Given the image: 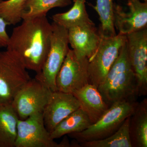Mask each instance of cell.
<instances>
[{
  "mask_svg": "<svg viewBox=\"0 0 147 147\" xmlns=\"http://www.w3.org/2000/svg\"><path fill=\"white\" fill-rule=\"evenodd\" d=\"M52 33L46 16L23 20L13 29L7 49L16 53L28 70L38 73L50 50Z\"/></svg>",
  "mask_w": 147,
  "mask_h": 147,
  "instance_id": "1",
  "label": "cell"
},
{
  "mask_svg": "<svg viewBox=\"0 0 147 147\" xmlns=\"http://www.w3.org/2000/svg\"><path fill=\"white\" fill-rule=\"evenodd\" d=\"M97 88L109 107L119 101H137L138 86L129 59L127 40L104 81Z\"/></svg>",
  "mask_w": 147,
  "mask_h": 147,
  "instance_id": "2",
  "label": "cell"
},
{
  "mask_svg": "<svg viewBox=\"0 0 147 147\" xmlns=\"http://www.w3.org/2000/svg\"><path fill=\"white\" fill-rule=\"evenodd\" d=\"M137 102L119 101L110 105L94 123L80 132L69 134L77 142L100 140L112 135L134 112Z\"/></svg>",
  "mask_w": 147,
  "mask_h": 147,
  "instance_id": "3",
  "label": "cell"
},
{
  "mask_svg": "<svg viewBox=\"0 0 147 147\" xmlns=\"http://www.w3.org/2000/svg\"><path fill=\"white\" fill-rule=\"evenodd\" d=\"M17 54L0 51V105L11 104L22 87L31 78Z\"/></svg>",
  "mask_w": 147,
  "mask_h": 147,
  "instance_id": "4",
  "label": "cell"
},
{
  "mask_svg": "<svg viewBox=\"0 0 147 147\" xmlns=\"http://www.w3.org/2000/svg\"><path fill=\"white\" fill-rule=\"evenodd\" d=\"M50 50L42 69L35 78L52 91H57L56 80L69 47L68 30L53 22Z\"/></svg>",
  "mask_w": 147,
  "mask_h": 147,
  "instance_id": "5",
  "label": "cell"
},
{
  "mask_svg": "<svg viewBox=\"0 0 147 147\" xmlns=\"http://www.w3.org/2000/svg\"><path fill=\"white\" fill-rule=\"evenodd\" d=\"M126 40V35L119 33L112 37L101 36L97 50L89 59V84L97 88L102 84Z\"/></svg>",
  "mask_w": 147,
  "mask_h": 147,
  "instance_id": "6",
  "label": "cell"
},
{
  "mask_svg": "<svg viewBox=\"0 0 147 147\" xmlns=\"http://www.w3.org/2000/svg\"><path fill=\"white\" fill-rule=\"evenodd\" d=\"M52 91L35 78L31 79L16 95L11 105L20 119L42 113Z\"/></svg>",
  "mask_w": 147,
  "mask_h": 147,
  "instance_id": "7",
  "label": "cell"
},
{
  "mask_svg": "<svg viewBox=\"0 0 147 147\" xmlns=\"http://www.w3.org/2000/svg\"><path fill=\"white\" fill-rule=\"evenodd\" d=\"M64 140L57 143L45 127L42 113L19 119L15 147H66Z\"/></svg>",
  "mask_w": 147,
  "mask_h": 147,
  "instance_id": "8",
  "label": "cell"
},
{
  "mask_svg": "<svg viewBox=\"0 0 147 147\" xmlns=\"http://www.w3.org/2000/svg\"><path fill=\"white\" fill-rule=\"evenodd\" d=\"M89 59L69 49L56 80L57 91L73 93L89 83Z\"/></svg>",
  "mask_w": 147,
  "mask_h": 147,
  "instance_id": "9",
  "label": "cell"
},
{
  "mask_svg": "<svg viewBox=\"0 0 147 147\" xmlns=\"http://www.w3.org/2000/svg\"><path fill=\"white\" fill-rule=\"evenodd\" d=\"M127 54L138 86L139 96L147 93V29L126 35Z\"/></svg>",
  "mask_w": 147,
  "mask_h": 147,
  "instance_id": "10",
  "label": "cell"
},
{
  "mask_svg": "<svg viewBox=\"0 0 147 147\" xmlns=\"http://www.w3.org/2000/svg\"><path fill=\"white\" fill-rule=\"evenodd\" d=\"M128 10L114 3L113 22L119 33L126 35L147 28V2L127 0Z\"/></svg>",
  "mask_w": 147,
  "mask_h": 147,
  "instance_id": "11",
  "label": "cell"
},
{
  "mask_svg": "<svg viewBox=\"0 0 147 147\" xmlns=\"http://www.w3.org/2000/svg\"><path fill=\"white\" fill-rule=\"evenodd\" d=\"M80 108L79 100L72 94L53 92L42 112L45 127L51 132L61 121Z\"/></svg>",
  "mask_w": 147,
  "mask_h": 147,
  "instance_id": "12",
  "label": "cell"
},
{
  "mask_svg": "<svg viewBox=\"0 0 147 147\" xmlns=\"http://www.w3.org/2000/svg\"><path fill=\"white\" fill-rule=\"evenodd\" d=\"M68 38L76 55L90 59L98 48L101 35L95 25L81 26L69 29Z\"/></svg>",
  "mask_w": 147,
  "mask_h": 147,
  "instance_id": "13",
  "label": "cell"
},
{
  "mask_svg": "<svg viewBox=\"0 0 147 147\" xmlns=\"http://www.w3.org/2000/svg\"><path fill=\"white\" fill-rule=\"evenodd\" d=\"M80 108L85 111L92 124L96 121L109 108L102 95L94 85L88 84L74 92Z\"/></svg>",
  "mask_w": 147,
  "mask_h": 147,
  "instance_id": "14",
  "label": "cell"
},
{
  "mask_svg": "<svg viewBox=\"0 0 147 147\" xmlns=\"http://www.w3.org/2000/svg\"><path fill=\"white\" fill-rule=\"evenodd\" d=\"M129 132L132 147H147V99L137 102L130 116Z\"/></svg>",
  "mask_w": 147,
  "mask_h": 147,
  "instance_id": "15",
  "label": "cell"
},
{
  "mask_svg": "<svg viewBox=\"0 0 147 147\" xmlns=\"http://www.w3.org/2000/svg\"><path fill=\"white\" fill-rule=\"evenodd\" d=\"M19 119L11 104L0 105V147H15Z\"/></svg>",
  "mask_w": 147,
  "mask_h": 147,
  "instance_id": "16",
  "label": "cell"
},
{
  "mask_svg": "<svg viewBox=\"0 0 147 147\" xmlns=\"http://www.w3.org/2000/svg\"><path fill=\"white\" fill-rule=\"evenodd\" d=\"M86 3V0H74L70 9L53 15V22L67 30L74 27L95 25L87 13Z\"/></svg>",
  "mask_w": 147,
  "mask_h": 147,
  "instance_id": "17",
  "label": "cell"
},
{
  "mask_svg": "<svg viewBox=\"0 0 147 147\" xmlns=\"http://www.w3.org/2000/svg\"><path fill=\"white\" fill-rule=\"evenodd\" d=\"M92 124L86 113L80 108L61 121L50 132L53 139L86 129Z\"/></svg>",
  "mask_w": 147,
  "mask_h": 147,
  "instance_id": "18",
  "label": "cell"
},
{
  "mask_svg": "<svg viewBox=\"0 0 147 147\" xmlns=\"http://www.w3.org/2000/svg\"><path fill=\"white\" fill-rule=\"evenodd\" d=\"M130 116L112 135L100 139L78 142L80 147H132L129 132Z\"/></svg>",
  "mask_w": 147,
  "mask_h": 147,
  "instance_id": "19",
  "label": "cell"
},
{
  "mask_svg": "<svg viewBox=\"0 0 147 147\" xmlns=\"http://www.w3.org/2000/svg\"><path fill=\"white\" fill-rule=\"evenodd\" d=\"M115 0H96L95 5H89L97 12L100 24L98 31L102 36H114L117 35L113 22V5Z\"/></svg>",
  "mask_w": 147,
  "mask_h": 147,
  "instance_id": "20",
  "label": "cell"
},
{
  "mask_svg": "<svg viewBox=\"0 0 147 147\" xmlns=\"http://www.w3.org/2000/svg\"><path fill=\"white\" fill-rule=\"evenodd\" d=\"M71 4V0H27L22 20L45 16L52 9L65 7Z\"/></svg>",
  "mask_w": 147,
  "mask_h": 147,
  "instance_id": "21",
  "label": "cell"
},
{
  "mask_svg": "<svg viewBox=\"0 0 147 147\" xmlns=\"http://www.w3.org/2000/svg\"><path fill=\"white\" fill-rule=\"evenodd\" d=\"M27 0H3L0 2V16L9 25H15L22 20Z\"/></svg>",
  "mask_w": 147,
  "mask_h": 147,
  "instance_id": "22",
  "label": "cell"
},
{
  "mask_svg": "<svg viewBox=\"0 0 147 147\" xmlns=\"http://www.w3.org/2000/svg\"><path fill=\"white\" fill-rule=\"evenodd\" d=\"M8 25V23L0 16V48L7 47L8 45L9 36L6 30Z\"/></svg>",
  "mask_w": 147,
  "mask_h": 147,
  "instance_id": "23",
  "label": "cell"
},
{
  "mask_svg": "<svg viewBox=\"0 0 147 147\" xmlns=\"http://www.w3.org/2000/svg\"><path fill=\"white\" fill-rule=\"evenodd\" d=\"M144 1V2H147V0H142Z\"/></svg>",
  "mask_w": 147,
  "mask_h": 147,
  "instance_id": "24",
  "label": "cell"
},
{
  "mask_svg": "<svg viewBox=\"0 0 147 147\" xmlns=\"http://www.w3.org/2000/svg\"><path fill=\"white\" fill-rule=\"evenodd\" d=\"M3 0H0V2H1V1H2Z\"/></svg>",
  "mask_w": 147,
  "mask_h": 147,
  "instance_id": "25",
  "label": "cell"
}]
</instances>
